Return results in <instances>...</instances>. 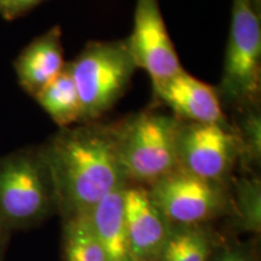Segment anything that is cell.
Masks as SVG:
<instances>
[{
    "mask_svg": "<svg viewBox=\"0 0 261 261\" xmlns=\"http://www.w3.org/2000/svg\"><path fill=\"white\" fill-rule=\"evenodd\" d=\"M45 2L46 0H0V17L5 21H15Z\"/></svg>",
    "mask_w": 261,
    "mask_h": 261,
    "instance_id": "ac0fdd59",
    "label": "cell"
},
{
    "mask_svg": "<svg viewBox=\"0 0 261 261\" xmlns=\"http://www.w3.org/2000/svg\"><path fill=\"white\" fill-rule=\"evenodd\" d=\"M34 99L60 128L83 123L79 93L67 63L61 74L44 87Z\"/></svg>",
    "mask_w": 261,
    "mask_h": 261,
    "instance_id": "4fadbf2b",
    "label": "cell"
},
{
    "mask_svg": "<svg viewBox=\"0 0 261 261\" xmlns=\"http://www.w3.org/2000/svg\"><path fill=\"white\" fill-rule=\"evenodd\" d=\"M232 126L236 135L240 161L238 165L249 169L260 165L261 159V114L259 106L234 110Z\"/></svg>",
    "mask_w": 261,
    "mask_h": 261,
    "instance_id": "e0dca14e",
    "label": "cell"
},
{
    "mask_svg": "<svg viewBox=\"0 0 261 261\" xmlns=\"http://www.w3.org/2000/svg\"><path fill=\"white\" fill-rule=\"evenodd\" d=\"M117 127L85 122L60 128L40 145L62 219L87 213L127 184L117 152Z\"/></svg>",
    "mask_w": 261,
    "mask_h": 261,
    "instance_id": "6da1fadb",
    "label": "cell"
},
{
    "mask_svg": "<svg viewBox=\"0 0 261 261\" xmlns=\"http://www.w3.org/2000/svg\"><path fill=\"white\" fill-rule=\"evenodd\" d=\"M62 29L54 25L32 40L14 61L18 85L34 98L64 69Z\"/></svg>",
    "mask_w": 261,
    "mask_h": 261,
    "instance_id": "8fae6325",
    "label": "cell"
},
{
    "mask_svg": "<svg viewBox=\"0 0 261 261\" xmlns=\"http://www.w3.org/2000/svg\"><path fill=\"white\" fill-rule=\"evenodd\" d=\"M210 261H256V257L247 246L225 244L215 247Z\"/></svg>",
    "mask_w": 261,
    "mask_h": 261,
    "instance_id": "d6986e66",
    "label": "cell"
},
{
    "mask_svg": "<svg viewBox=\"0 0 261 261\" xmlns=\"http://www.w3.org/2000/svg\"><path fill=\"white\" fill-rule=\"evenodd\" d=\"M152 96L182 122L227 121L217 87L196 79L185 70L152 90Z\"/></svg>",
    "mask_w": 261,
    "mask_h": 261,
    "instance_id": "30bf717a",
    "label": "cell"
},
{
    "mask_svg": "<svg viewBox=\"0 0 261 261\" xmlns=\"http://www.w3.org/2000/svg\"><path fill=\"white\" fill-rule=\"evenodd\" d=\"M10 237H11V233L0 227V261H4Z\"/></svg>",
    "mask_w": 261,
    "mask_h": 261,
    "instance_id": "ffe728a7",
    "label": "cell"
},
{
    "mask_svg": "<svg viewBox=\"0 0 261 261\" xmlns=\"http://www.w3.org/2000/svg\"><path fill=\"white\" fill-rule=\"evenodd\" d=\"M261 90L260 11L252 0H232L223 75L217 91L234 110L259 106Z\"/></svg>",
    "mask_w": 261,
    "mask_h": 261,
    "instance_id": "5b68a950",
    "label": "cell"
},
{
    "mask_svg": "<svg viewBox=\"0 0 261 261\" xmlns=\"http://www.w3.org/2000/svg\"><path fill=\"white\" fill-rule=\"evenodd\" d=\"M178 167L196 177L230 187L240 161V149L231 123L180 122Z\"/></svg>",
    "mask_w": 261,
    "mask_h": 261,
    "instance_id": "52a82bcc",
    "label": "cell"
},
{
    "mask_svg": "<svg viewBox=\"0 0 261 261\" xmlns=\"http://www.w3.org/2000/svg\"><path fill=\"white\" fill-rule=\"evenodd\" d=\"M63 261H107L86 213L63 220Z\"/></svg>",
    "mask_w": 261,
    "mask_h": 261,
    "instance_id": "2e32d148",
    "label": "cell"
},
{
    "mask_svg": "<svg viewBox=\"0 0 261 261\" xmlns=\"http://www.w3.org/2000/svg\"><path fill=\"white\" fill-rule=\"evenodd\" d=\"M123 207L130 261H159L171 225L156 207L148 188L126 184Z\"/></svg>",
    "mask_w": 261,
    "mask_h": 261,
    "instance_id": "9c48e42d",
    "label": "cell"
},
{
    "mask_svg": "<svg viewBox=\"0 0 261 261\" xmlns=\"http://www.w3.org/2000/svg\"><path fill=\"white\" fill-rule=\"evenodd\" d=\"M79 93L83 123L94 122L121 99L138 69L127 39L91 41L67 63Z\"/></svg>",
    "mask_w": 261,
    "mask_h": 261,
    "instance_id": "277c9868",
    "label": "cell"
},
{
    "mask_svg": "<svg viewBox=\"0 0 261 261\" xmlns=\"http://www.w3.org/2000/svg\"><path fill=\"white\" fill-rule=\"evenodd\" d=\"M54 187L40 145L0 156V227L12 233L56 213Z\"/></svg>",
    "mask_w": 261,
    "mask_h": 261,
    "instance_id": "3957f363",
    "label": "cell"
},
{
    "mask_svg": "<svg viewBox=\"0 0 261 261\" xmlns=\"http://www.w3.org/2000/svg\"><path fill=\"white\" fill-rule=\"evenodd\" d=\"M125 187L110 192L86 213L107 261H130L123 207Z\"/></svg>",
    "mask_w": 261,
    "mask_h": 261,
    "instance_id": "7c38bea8",
    "label": "cell"
},
{
    "mask_svg": "<svg viewBox=\"0 0 261 261\" xmlns=\"http://www.w3.org/2000/svg\"><path fill=\"white\" fill-rule=\"evenodd\" d=\"M127 44L137 68L149 75L152 90L184 70L166 27L160 0H137Z\"/></svg>",
    "mask_w": 261,
    "mask_h": 261,
    "instance_id": "ba28073f",
    "label": "cell"
},
{
    "mask_svg": "<svg viewBox=\"0 0 261 261\" xmlns=\"http://www.w3.org/2000/svg\"><path fill=\"white\" fill-rule=\"evenodd\" d=\"M180 122L154 109L119 121L117 152L127 184L149 188L178 168Z\"/></svg>",
    "mask_w": 261,
    "mask_h": 261,
    "instance_id": "7a4b0ae2",
    "label": "cell"
},
{
    "mask_svg": "<svg viewBox=\"0 0 261 261\" xmlns=\"http://www.w3.org/2000/svg\"><path fill=\"white\" fill-rule=\"evenodd\" d=\"M253 5L255 6V9L257 10V11H260L261 10V0H252Z\"/></svg>",
    "mask_w": 261,
    "mask_h": 261,
    "instance_id": "44dd1931",
    "label": "cell"
},
{
    "mask_svg": "<svg viewBox=\"0 0 261 261\" xmlns=\"http://www.w3.org/2000/svg\"><path fill=\"white\" fill-rule=\"evenodd\" d=\"M148 190L169 225H208L230 214V187L204 180L179 167Z\"/></svg>",
    "mask_w": 261,
    "mask_h": 261,
    "instance_id": "8992f818",
    "label": "cell"
},
{
    "mask_svg": "<svg viewBox=\"0 0 261 261\" xmlns=\"http://www.w3.org/2000/svg\"><path fill=\"white\" fill-rule=\"evenodd\" d=\"M230 214L238 230L260 233L261 230V181L255 174L231 180Z\"/></svg>",
    "mask_w": 261,
    "mask_h": 261,
    "instance_id": "9a60e30c",
    "label": "cell"
},
{
    "mask_svg": "<svg viewBox=\"0 0 261 261\" xmlns=\"http://www.w3.org/2000/svg\"><path fill=\"white\" fill-rule=\"evenodd\" d=\"M215 247L208 225H171L159 261H210Z\"/></svg>",
    "mask_w": 261,
    "mask_h": 261,
    "instance_id": "5bb4252c",
    "label": "cell"
}]
</instances>
